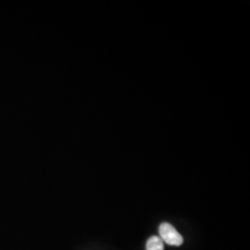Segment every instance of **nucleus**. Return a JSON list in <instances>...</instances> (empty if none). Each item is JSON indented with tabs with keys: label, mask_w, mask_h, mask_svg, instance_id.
I'll return each mask as SVG.
<instances>
[{
	"label": "nucleus",
	"mask_w": 250,
	"mask_h": 250,
	"mask_svg": "<svg viewBox=\"0 0 250 250\" xmlns=\"http://www.w3.org/2000/svg\"><path fill=\"white\" fill-rule=\"evenodd\" d=\"M160 238L162 242L170 246H181L184 243L183 236L177 232V230L168 223H163L159 227Z\"/></svg>",
	"instance_id": "obj_1"
},
{
	"label": "nucleus",
	"mask_w": 250,
	"mask_h": 250,
	"mask_svg": "<svg viewBox=\"0 0 250 250\" xmlns=\"http://www.w3.org/2000/svg\"><path fill=\"white\" fill-rule=\"evenodd\" d=\"M146 250H164V244L159 236H151L146 242Z\"/></svg>",
	"instance_id": "obj_2"
}]
</instances>
